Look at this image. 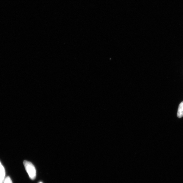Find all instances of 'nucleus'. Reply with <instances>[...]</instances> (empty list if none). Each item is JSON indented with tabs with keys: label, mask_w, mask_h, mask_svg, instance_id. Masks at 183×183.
Instances as JSON below:
<instances>
[{
	"label": "nucleus",
	"mask_w": 183,
	"mask_h": 183,
	"mask_svg": "<svg viewBox=\"0 0 183 183\" xmlns=\"http://www.w3.org/2000/svg\"><path fill=\"white\" fill-rule=\"evenodd\" d=\"M183 116V101L180 104L178 112H177V117L179 118H181Z\"/></svg>",
	"instance_id": "obj_3"
},
{
	"label": "nucleus",
	"mask_w": 183,
	"mask_h": 183,
	"mask_svg": "<svg viewBox=\"0 0 183 183\" xmlns=\"http://www.w3.org/2000/svg\"><path fill=\"white\" fill-rule=\"evenodd\" d=\"M5 175L4 168L0 162V183H2L4 182Z\"/></svg>",
	"instance_id": "obj_2"
},
{
	"label": "nucleus",
	"mask_w": 183,
	"mask_h": 183,
	"mask_svg": "<svg viewBox=\"0 0 183 183\" xmlns=\"http://www.w3.org/2000/svg\"><path fill=\"white\" fill-rule=\"evenodd\" d=\"M38 183H43L42 182H39Z\"/></svg>",
	"instance_id": "obj_5"
},
{
	"label": "nucleus",
	"mask_w": 183,
	"mask_h": 183,
	"mask_svg": "<svg viewBox=\"0 0 183 183\" xmlns=\"http://www.w3.org/2000/svg\"><path fill=\"white\" fill-rule=\"evenodd\" d=\"M24 165L30 178L32 180H34L37 176V172L34 165L31 162L26 160L24 161Z\"/></svg>",
	"instance_id": "obj_1"
},
{
	"label": "nucleus",
	"mask_w": 183,
	"mask_h": 183,
	"mask_svg": "<svg viewBox=\"0 0 183 183\" xmlns=\"http://www.w3.org/2000/svg\"><path fill=\"white\" fill-rule=\"evenodd\" d=\"M4 182V183H13L11 179L9 176L7 177L5 179Z\"/></svg>",
	"instance_id": "obj_4"
}]
</instances>
